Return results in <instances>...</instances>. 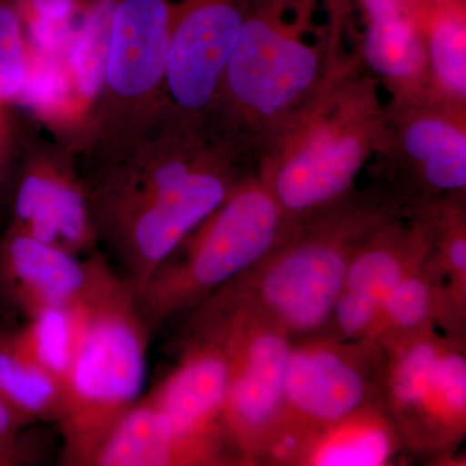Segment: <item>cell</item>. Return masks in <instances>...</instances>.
<instances>
[{
  "instance_id": "obj_1",
  "label": "cell",
  "mask_w": 466,
  "mask_h": 466,
  "mask_svg": "<svg viewBox=\"0 0 466 466\" xmlns=\"http://www.w3.org/2000/svg\"><path fill=\"white\" fill-rule=\"evenodd\" d=\"M149 328L133 287L108 265L85 302V320L63 382L57 425L66 465L91 466L122 417L140 400Z\"/></svg>"
},
{
  "instance_id": "obj_2",
  "label": "cell",
  "mask_w": 466,
  "mask_h": 466,
  "mask_svg": "<svg viewBox=\"0 0 466 466\" xmlns=\"http://www.w3.org/2000/svg\"><path fill=\"white\" fill-rule=\"evenodd\" d=\"M173 18L174 0H116L103 88L79 158L84 177L125 157L167 115Z\"/></svg>"
},
{
  "instance_id": "obj_3",
  "label": "cell",
  "mask_w": 466,
  "mask_h": 466,
  "mask_svg": "<svg viewBox=\"0 0 466 466\" xmlns=\"http://www.w3.org/2000/svg\"><path fill=\"white\" fill-rule=\"evenodd\" d=\"M283 211L268 187L235 186L228 198L150 276L137 294L149 330L211 294L265 258L280 235Z\"/></svg>"
},
{
  "instance_id": "obj_4",
  "label": "cell",
  "mask_w": 466,
  "mask_h": 466,
  "mask_svg": "<svg viewBox=\"0 0 466 466\" xmlns=\"http://www.w3.org/2000/svg\"><path fill=\"white\" fill-rule=\"evenodd\" d=\"M223 157L177 182L91 208L97 238L125 269L135 294L233 189Z\"/></svg>"
},
{
  "instance_id": "obj_5",
  "label": "cell",
  "mask_w": 466,
  "mask_h": 466,
  "mask_svg": "<svg viewBox=\"0 0 466 466\" xmlns=\"http://www.w3.org/2000/svg\"><path fill=\"white\" fill-rule=\"evenodd\" d=\"M198 317L223 333L231 358L222 410L227 444L235 461H254L280 424L290 336L244 309L201 308Z\"/></svg>"
},
{
  "instance_id": "obj_6",
  "label": "cell",
  "mask_w": 466,
  "mask_h": 466,
  "mask_svg": "<svg viewBox=\"0 0 466 466\" xmlns=\"http://www.w3.org/2000/svg\"><path fill=\"white\" fill-rule=\"evenodd\" d=\"M385 388L398 431L419 450L461 440L466 422V359L428 328L382 339Z\"/></svg>"
},
{
  "instance_id": "obj_7",
  "label": "cell",
  "mask_w": 466,
  "mask_h": 466,
  "mask_svg": "<svg viewBox=\"0 0 466 466\" xmlns=\"http://www.w3.org/2000/svg\"><path fill=\"white\" fill-rule=\"evenodd\" d=\"M79 157L52 139L26 134L9 192V227L70 251L99 244Z\"/></svg>"
},
{
  "instance_id": "obj_8",
  "label": "cell",
  "mask_w": 466,
  "mask_h": 466,
  "mask_svg": "<svg viewBox=\"0 0 466 466\" xmlns=\"http://www.w3.org/2000/svg\"><path fill=\"white\" fill-rule=\"evenodd\" d=\"M249 5L245 0H177L168 47L167 112L201 119L213 109Z\"/></svg>"
},
{
  "instance_id": "obj_9",
  "label": "cell",
  "mask_w": 466,
  "mask_h": 466,
  "mask_svg": "<svg viewBox=\"0 0 466 466\" xmlns=\"http://www.w3.org/2000/svg\"><path fill=\"white\" fill-rule=\"evenodd\" d=\"M318 72L317 51L285 32L268 5L249 9L217 99L223 95L248 115L275 116L311 87Z\"/></svg>"
},
{
  "instance_id": "obj_10",
  "label": "cell",
  "mask_w": 466,
  "mask_h": 466,
  "mask_svg": "<svg viewBox=\"0 0 466 466\" xmlns=\"http://www.w3.org/2000/svg\"><path fill=\"white\" fill-rule=\"evenodd\" d=\"M358 351L337 341L291 346L278 431L309 437L372 403L373 383Z\"/></svg>"
},
{
  "instance_id": "obj_11",
  "label": "cell",
  "mask_w": 466,
  "mask_h": 466,
  "mask_svg": "<svg viewBox=\"0 0 466 466\" xmlns=\"http://www.w3.org/2000/svg\"><path fill=\"white\" fill-rule=\"evenodd\" d=\"M229 370L231 358L223 333L213 325L196 324L195 341L146 400L177 433L233 461L222 426Z\"/></svg>"
},
{
  "instance_id": "obj_12",
  "label": "cell",
  "mask_w": 466,
  "mask_h": 466,
  "mask_svg": "<svg viewBox=\"0 0 466 466\" xmlns=\"http://www.w3.org/2000/svg\"><path fill=\"white\" fill-rule=\"evenodd\" d=\"M106 259L79 256L7 227L0 236V294L26 318L85 302Z\"/></svg>"
},
{
  "instance_id": "obj_13",
  "label": "cell",
  "mask_w": 466,
  "mask_h": 466,
  "mask_svg": "<svg viewBox=\"0 0 466 466\" xmlns=\"http://www.w3.org/2000/svg\"><path fill=\"white\" fill-rule=\"evenodd\" d=\"M367 140L357 126H315L285 155L268 186L285 213H308L348 191L363 167Z\"/></svg>"
},
{
  "instance_id": "obj_14",
  "label": "cell",
  "mask_w": 466,
  "mask_h": 466,
  "mask_svg": "<svg viewBox=\"0 0 466 466\" xmlns=\"http://www.w3.org/2000/svg\"><path fill=\"white\" fill-rule=\"evenodd\" d=\"M222 453L183 437L146 398L116 425L91 466L223 465Z\"/></svg>"
},
{
  "instance_id": "obj_15",
  "label": "cell",
  "mask_w": 466,
  "mask_h": 466,
  "mask_svg": "<svg viewBox=\"0 0 466 466\" xmlns=\"http://www.w3.org/2000/svg\"><path fill=\"white\" fill-rule=\"evenodd\" d=\"M400 447V431L390 416L370 403L309 435L300 451L302 464L381 466Z\"/></svg>"
},
{
  "instance_id": "obj_16",
  "label": "cell",
  "mask_w": 466,
  "mask_h": 466,
  "mask_svg": "<svg viewBox=\"0 0 466 466\" xmlns=\"http://www.w3.org/2000/svg\"><path fill=\"white\" fill-rule=\"evenodd\" d=\"M0 397L27 425L57 421L63 385L20 348L12 330L0 328Z\"/></svg>"
},
{
  "instance_id": "obj_17",
  "label": "cell",
  "mask_w": 466,
  "mask_h": 466,
  "mask_svg": "<svg viewBox=\"0 0 466 466\" xmlns=\"http://www.w3.org/2000/svg\"><path fill=\"white\" fill-rule=\"evenodd\" d=\"M403 148L421 164L429 186L441 191H461L466 186L464 128L443 116H420L407 126Z\"/></svg>"
},
{
  "instance_id": "obj_18",
  "label": "cell",
  "mask_w": 466,
  "mask_h": 466,
  "mask_svg": "<svg viewBox=\"0 0 466 466\" xmlns=\"http://www.w3.org/2000/svg\"><path fill=\"white\" fill-rule=\"evenodd\" d=\"M426 248L397 236H377L352 257L343 289L383 305L388 294L410 269L425 262Z\"/></svg>"
},
{
  "instance_id": "obj_19",
  "label": "cell",
  "mask_w": 466,
  "mask_h": 466,
  "mask_svg": "<svg viewBox=\"0 0 466 466\" xmlns=\"http://www.w3.org/2000/svg\"><path fill=\"white\" fill-rule=\"evenodd\" d=\"M85 302L42 309L27 318L25 327L15 330L16 341L27 357L61 385L72 366L84 327Z\"/></svg>"
},
{
  "instance_id": "obj_20",
  "label": "cell",
  "mask_w": 466,
  "mask_h": 466,
  "mask_svg": "<svg viewBox=\"0 0 466 466\" xmlns=\"http://www.w3.org/2000/svg\"><path fill=\"white\" fill-rule=\"evenodd\" d=\"M364 55L377 75L392 81H410L420 75L425 66L426 48L410 8L368 20Z\"/></svg>"
},
{
  "instance_id": "obj_21",
  "label": "cell",
  "mask_w": 466,
  "mask_h": 466,
  "mask_svg": "<svg viewBox=\"0 0 466 466\" xmlns=\"http://www.w3.org/2000/svg\"><path fill=\"white\" fill-rule=\"evenodd\" d=\"M429 18L428 55L438 84L465 99L466 24L461 0H435Z\"/></svg>"
},
{
  "instance_id": "obj_22",
  "label": "cell",
  "mask_w": 466,
  "mask_h": 466,
  "mask_svg": "<svg viewBox=\"0 0 466 466\" xmlns=\"http://www.w3.org/2000/svg\"><path fill=\"white\" fill-rule=\"evenodd\" d=\"M424 265L422 262L407 272L383 300L380 339L429 327L437 296Z\"/></svg>"
},
{
  "instance_id": "obj_23",
  "label": "cell",
  "mask_w": 466,
  "mask_h": 466,
  "mask_svg": "<svg viewBox=\"0 0 466 466\" xmlns=\"http://www.w3.org/2000/svg\"><path fill=\"white\" fill-rule=\"evenodd\" d=\"M32 66V51L18 0H0V106H18Z\"/></svg>"
},
{
  "instance_id": "obj_24",
  "label": "cell",
  "mask_w": 466,
  "mask_h": 466,
  "mask_svg": "<svg viewBox=\"0 0 466 466\" xmlns=\"http://www.w3.org/2000/svg\"><path fill=\"white\" fill-rule=\"evenodd\" d=\"M7 109L0 116V207L8 201L26 134Z\"/></svg>"
},
{
  "instance_id": "obj_25",
  "label": "cell",
  "mask_w": 466,
  "mask_h": 466,
  "mask_svg": "<svg viewBox=\"0 0 466 466\" xmlns=\"http://www.w3.org/2000/svg\"><path fill=\"white\" fill-rule=\"evenodd\" d=\"M443 266L451 279L465 289L466 240L464 233H456L447 238L443 247Z\"/></svg>"
},
{
  "instance_id": "obj_26",
  "label": "cell",
  "mask_w": 466,
  "mask_h": 466,
  "mask_svg": "<svg viewBox=\"0 0 466 466\" xmlns=\"http://www.w3.org/2000/svg\"><path fill=\"white\" fill-rule=\"evenodd\" d=\"M36 453L35 447L24 437L15 443L0 444V466L35 464L39 460Z\"/></svg>"
},
{
  "instance_id": "obj_27",
  "label": "cell",
  "mask_w": 466,
  "mask_h": 466,
  "mask_svg": "<svg viewBox=\"0 0 466 466\" xmlns=\"http://www.w3.org/2000/svg\"><path fill=\"white\" fill-rule=\"evenodd\" d=\"M26 425L16 410L0 397V444L20 441L23 438L21 431Z\"/></svg>"
},
{
  "instance_id": "obj_28",
  "label": "cell",
  "mask_w": 466,
  "mask_h": 466,
  "mask_svg": "<svg viewBox=\"0 0 466 466\" xmlns=\"http://www.w3.org/2000/svg\"><path fill=\"white\" fill-rule=\"evenodd\" d=\"M8 106H0V116L3 115V112H5V109H7Z\"/></svg>"
}]
</instances>
